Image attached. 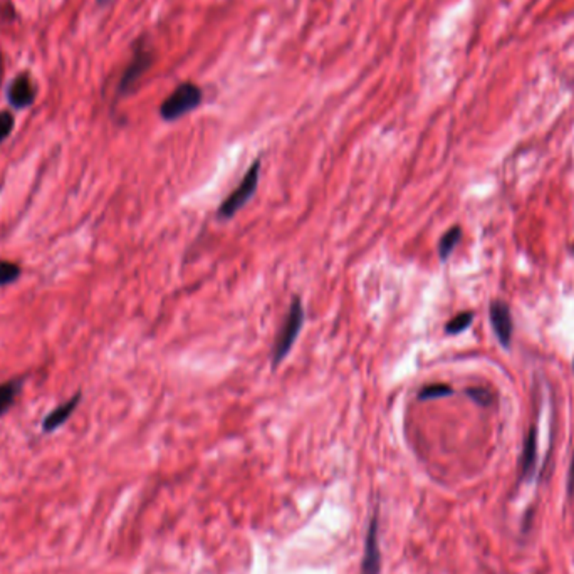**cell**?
Instances as JSON below:
<instances>
[{
  "mask_svg": "<svg viewBox=\"0 0 574 574\" xmlns=\"http://www.w3.org/2000/svg\"><path fill=\"white\" fill-rule=\"evenodd\" d=\"M14 116H12L9 111L0 113V143L9 138L12 129H14Z\"/></svg>",
  "mask_w": 574,
  "mask_h": 574,
  "instance_id": "16",
  "label": "cell"
},
{
  "mask_svg": "<svg viewBox=\"0 0 574 574\" xmlns=\"http://www.w3.org/2000/svg\"><path fill=\"white\" fill-rule=\"evenodd\" d=\"M155 61V52L153 49L150 48L146 41H138L135 45V52H133L131 61L124 69L123 76L120 79L118 85V94L120 96H127L131 93L133 89L138 86L140 79L148 73L150 68L153 66Z\"/></svg>",
  "mask_w": 574,
  "mask_h": 574,
  "instance_id": "4",
  "label": "cell"
},
{
  "mask_svg": "<svg viewBox=\"0 0 574 574\" xmlns=\"http://www.w3.org/2000/svg\"><path fill=\"white\" fill-rule=\"evenodd\" d=\"M573 366H574V363H573Z\"/></svg>",
  "mask_w": 574,
  "mask_h": 574,
  "instance_id": "19",
  "label": "cell"
},
{
  "mask_svg": "<svg viewBox=\"0 0 574 574\" xmlns=\"http://www.w3.org/2000/svg\"><path fill=\"white\" fill-rule=\"evenodd\" d=\"M452 393H454V389L448 387V385L435 383V385H429V387L422 388L420 393H418V398H420V400H435V398L450 396Z\"/></svg>",
  "mask_w": 574,
  "mask_h": 574,
  "instance_id": "13",
  "label": "cell"
},
{
  "mask_svg": "<svg viewBox=\"0 0 574 574\" xmlns=\"http://www.w3.org/2000/svg\"><path fill=\"white\" fill-rule=\"evenodd\" d=\"M20 275V267L17 264L0 261V287L15 282Z\"/></svg>",
  "mask_w": 574,
  "mask_h": 574,
  "instance_id": "15",
  "label": "cell"
},
{
  "mask_svg": "<svg viewBox=\"0 0 574 574\" xmlns=\"http://www.w3.org/2000/svg\"><path fill=\"white\" fill-rule=\"evenodd\" d=\"M108 2H111V0H98V3H108Z\"/></svg>",
  "mask_w": 574,
  "mask_h": 574,
  "instance_id": "18",
  "label": "cell"
},
{
  "mask_svg": "<svg viewBox=\"0 0 574 574\" xmlns=\"http://www.w3.org/2000/svg\"><path fill=\"white\" fill-rule=\"evenodd\" d=\"M304 324V306L301 297H294L289 306V311L284 317L282 326H280L278 336H275V343L272 346V370L279 366L284 359L291 353L292 346H294L297 336H299L301 329Z\"/></svg>",
  "mask_w": 574,
  "mask_h": 574,
  "instance_id": "1",
  "label": "cell"
},
{
  "mask_svg": "<svg viewBox=\"0 0 574 574\" xmlns=\"http://www.w3.org/2000/svg\"><path fill=\"white\" fill-rule=\"evenodd\" d=\"M381 556L378 546V521L376 515H373L370 527L366 532V540H364V554L361 561V573L359 574H380L381 569Z\"/></svg>",
  "mask_w": 574,
  "mask_h": 574,
  "instance_id": "5",
  "label": "cell"
},
{
  "mask_svg": "<svg viewBox=\"0 0 574 574\" xmlns=\"http://www.w3.org/2000/svg\"><path fill=\"white\" fill-rule=\"evenodd\" d=\"M20 389H22V380H10L0 385V417L9 412Z\"/></svg>",
  "mask_w": 574,
  "mask_h": 574,
  "instance_id": "10",
  "label": "cell"
},
{
  "mask_svg": "<svg viewBox=\"0 0 574 574\" xmlns=\"http://www.w3.org/2000/svg\"><path fill=\"white\" fill-rule=\"evenodd\" d=\"M261 158H257L252 165H250V168L245 171V175L242 177L241 183H238L237 188H234L232 192H230V195L227 199L224 200V202L220 203L219 207V219L222 220H229L232 219L234 215L238 210H242V208L245 207V203L249 202L250 199H252L255 190H257V185H259V173H261Z\"/></svg>",
  "mask_w": 574,
  "mask_h": 574,
  "instance_id": "3",
  "label": "cell"
},
{
  "mask_svg": "<svg viewBox=\"0 0 574 574\" xmlns=\"http://www.w3.org/2000/svg\"><path fill=\"white\" fill-rule=\"evenodd\" d=\"M472 321H473V314L472 313L457 314L455 317H452V320L447 322V326H445L447 334H460L462 331H465L468 328V326L472 324Z\"/></svg>",
  "mask_w": 574,
  "mask_h": 574,
  "instance_id": "12",
  "label": "cell"
},
{
  "mask_svg": "<svg viewBox=\"0 0 574 574\" xmlns=\"http://www.w3.org/2000/svg\"><path fill=\"white\" fill-rule=\"evenodd\" d=\"M465 395L480 406H492L494 401H496V396H494V393L490 392L489 388H482V387L468 388L467 392H465Z\"/></svg>",
  "mask_w": 574,
  "mask_h": 574,
  "instance_id": "14",
  "label": "cell"
},
{
  "mask_svg": "<svg viewBox=\"0 0 574 574\" xmlns=\"http://www.w3.org/2000/svg\"><path fill=\"white\" fill-rule=\"evenodd\" d=\"M536 462H538V430L532 426L527 433L526 440H524L522 448V465H521V475L522 479H529V477L536 471Z\"/></svg>",
  "mask_w": 574,
  "mask_h": 574,
  "instance_id": "9",
  "label": "cell"
},
{
  "mask_svg": "<svg viewBox=\"0 0 574 574\" xmlns=\"http://www.w3.org/2000/svg\"><path fill=\"white\" fill-rule=\"evenodd\" d=\"M460 238H462V229L460 227H452L443 234V237L440 238L438 242V257L442 259V261H447V259L450 257V254L455 250Z\"/></svg>",
  "mask_w": 574,
  "mask_h": 574,
  "instance_id": "11",
  "label": "cell"
},
{
  "mask_svg": "<svg viewBox=\"0 0 574 574\" xmlns=\"http://www.w3.org/2000/svg\"><path fill=\"white\" fill-rule=\"evenodd\" d=\"M490 322H492L494 333L504 347L510 346L512 339V316H510L509 308L502 301H494L490 304Z\"/></svg>",
  "mask_w": 574,
  "mask_h": 574,
  "instance_id": "6",
  "label": "cell"
},
{
  "mask_svg": "<svg viewBox=\"0 0 574 574\" xmlns=\"http://www.w3.org/2000/svg\"><path fill=\"white\" fill-rule=\"evenodd\" d=\"M568 494L569 497L574 494V457L571 462V468H569V477H568Z\"/></svg>",
  "mask_w": 574,
  "mask_h": 574,
  "instance_id": "17",
  "label": "cell"
},
{
  "mask_svg": "<svg viewBox=\"0 0 574 574\" xmlns=\"http://www.w3.org/2000/svg\"><path fill=\"white\" fill-rule=\"evenodd\" d=\"M203 101V91L195 82L185 81L171 91L168 98L163 99L160 106V116L163 121H177L188 113L195 111Z\"/></svg>",
  "mask_w": 574,
  "mask_h": 574,
  "instance_id": "2",
  "label": "cell"
},
{
  "mask_svg": "<svg viewBox=\"0 0 574 574\" xmlns=\"http://www.w3.org/2000/svg\"><path fill=\"white\" fill-rule=\"evenodd\" d=\"M7 99L14 108L22 110L29 108L36 99V87L32 86L31 78L27 74H19L7 91Z\"/></svg>",
  "mask_w": 574,
  "mask_h": 574,
  "instance_id": "7",
  "label": "cell"
},
{
  "mask_svg": "<svg viewBox=\"0 0 574 574\" xmlns=\"http://www.w3.org/2000/svg\"><path fill=\"white\" fill-rule=\"evenodd\" d=\"M79 401H81V393L78 392L76 395L71 398V400L66 401V403L59 405L56 410H52V412L49 413L43 422V430L45 431V433L57 430L61 425H64V423L69 420L71 415L74 413V410L78 408Z\"/></svg>",
  "mask_w": 574,
  "mask_h": 574,
  "instance_id": "8",
  "label": "cell"
}]
</instances>
